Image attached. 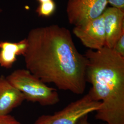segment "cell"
Here are the masks:
<instances>
[{
  "instance_id": "6da1fadb",
  "label": "cell",
  "mask_w": 124,
  "mask_h": 124,
  "mask_svg": "<svg viewBox=\"0 0 124 124\" xmlns=\"http://www.w3.org/2000/svg\"><path fill=\"white\" fill-rule=\"evenodd\" d=\"M23 56L26 69L45 83L77 95L86 86V60L79 53L71 33L57 24L31 30Z\"/></svg>"
},
{
  "instance_id": "7a4b0ae2",
  "label": "cell",
  "mask_w": 124,
  "mask_h": 124,
  "mask_svg": "<svg viewBox=\"0 0 124 124\" xmlns=\"http://www.w3.org/2000/svg\"><path fill=\"white\" fill-rule=\"evenodd\" d=\"M86 81L94 99L101 102L95 118L106 124H124V57L106 46L87 50Z\"/></svg>"
},
{
  "instance_id": "3957f363",
  "label": "cell",
  "mask_w": 124,
  "mask_h": 124,
  "mask_svg": "<svg viewBox=\"0 0 124 124\" xmlns=\"http://www.w3.org/2000/svg\"><path fill=\"white\" fill-rule=\"evenodd\" d=\"M6 78L27 101L47 106L55 105L60 100L57 90L47 86L27 69L16 70Z\"/></svg>"
},
{
  "instance_id": "277c9868",
  "label": "cell",
  "mask_w": 124,
  "mask_h": 124,
  "mask_svg": "<svg viewBox=\"0 0 124 124\" xmlns=\"http://www.w3.org/2000/svg\"><path fill=\"white\" fill-rule=\"evenodd\" d=\"M101 105V102L95 100L89 91L83 97L53 115H41L33 124H79L83 117L98 110Z\"/></svg>"
},
{
  "instance_id": "5b68a950",
  "label": "cell",
  "mask_w": 124,
  "mask_h": 124,
  "mask_svg": "<svg viewBox=\"0 0 124 124\" xmlns=\"http://www.w3.org/2000/svg\"><path fill=\"white\" fill-rule=\"evenodd\" d=\"M107 0H68L67 15L69 23L80 26L101 16L107 8Z\"/></svg>"
},
{
  "instance_id": "8992f818",
  "label": "cell",
  "mask_w": 124,
  "mask_h": 124,
  "mask_svg": "<svg viewBox=\"0 0 124 124\" xmlns=\"http://www.w3.org/2000/svg\"><path fill=\"white\" fill-rule=\"evenodd\" d=\"M73 33L89 49L98 50L105 46L106 34L102 15L84 24L75 27Z\"/></svg>"
},
{
  "instance_id": "52a82bcc",
  "label": "cell",
  "mask_w": 124,
  "mask_h": 124,
  "mask_svg": "<svg viewBox=\"0 0 124 124\" xmlns=\"http://www.w3.org/2000/svg\"><path fill=\"white\" fill-rule=\"evenodd\" d=\"M102 15L106 34L105 46L113 49L116 41L124 34V11L109 7Z\"/></svg>"
},
{
  "instance_id": "ba28073f",
  "label": "cell",
  "mask_w": 124,
  "mask_h": 124,
  "mask_svg": "<svg viewBox=\"0 0 124 124\" xmlns=\"http://www.w3.org/2000/svg\"><path fill=\"white\" fill-rule=\"evenodd\" d=\"M25 100L23 95L11 84L6 77L0 76V116L8 115Z\"/></svg>"
},
{
  "instance_id": "9c48e42d",
  "label": "cell",
  "mask_w": 124,
  "mask_h": 124,
  "mask_svg": "<svg viewBox=\"0 0 124 124\" xmlns=\"http://www.w3.org/2000/svg\"><path fill=\"white\" fill-rule=\"evenodd\" d=\"M26 38L17 42L0 41V66L7 69L12 68L18 56H23L26 51Z\"/></svg>"
},
{
  "instance_id": "30bf717a",
  "label": "cell",
  "mask_w": 124,
  "mask_h": 124,
  "mask_svg": "<svg viewBox=\"0 0 124 124\" xmlns=\"http://www.w3.org/2000/svg\"><path fill=\"white\" fill-rule=\"evenodd\" d=\"M56 9V5L53 0L40 3L36 10L39 16L48 17L53 14Z\"/></svg>"
},
{
  "instance_id": "8fae6325",
  "label": "cell",
  "mask_w": 124,
  "mask_h": 124,
  "mask_svg": "<svg viewBox=\"0 0 124 124\" xmlns=\"http://www.w3.org/2000/svg\"><path fill=\"white\" fill-rule=\"evenodd\" d=\"M112 49L120 56L124 57V34L116 41Z\"/></svg>"
},
{
  "instance_id": "7c38bea8",
  "label": "cell",
  "mask_w": 124,
  "mask_h": 124,
  "mask_svg": "<svg viewBox=\"0 0 124 124\" xmlns=\"http://www.w3.org/2000/svg\"><path fill=\"white\" fill-rule=\"evenodd\" d=\"M0 124H21L11 115L0 116Z\"/></svg>"
},
{
  "instance_id": "4fadbf2b",
  "label": "cell",
  "mask_w": 124,
  "mask_h": 124,
  "mask_svg": "<svg viewBox=\"0 0 124 124\" xmlns=\"http://www.w3.org/2000/svg\"><path fill=\"white\" fill-rule=\"evenodd\" d=\"M112 7L124 11V0H107Z\"/></svg>"
},
{
  "instance_id": "5bb4252c",
  "label": "cell",
  "mask_w": 124,
  "mask_h": 124,
  "mask_svg": "<svg viewBox=\"0 0 124 124\" xmlns=\"http://www.w3.org/2000/svg\"><path fill=\"white\" fill-rule=\"evenodd\" d=\"M79 124H90L88 122V115L83 117L80 120Z\"/></svg>"
},
{
  "instance_id": "9a60e30c",
  "label": "cell",
  "mask_w": 124,
  "mask_h": 124,
  "mask_svg": "<svg viewBox=\"0 0 124 124\" xmlns=\"http://www.w3.org/2000/svg\"><path fill=\"white\" fill-rule=\"evenodd\" d=\"M36 0L38 1L40 3H44V2L49 1L51 0Z\"/></svg>"
},
{
  "instance_id": "2e32d148",
  "label": "cell",
  "mask_w": 124,
  "mask_h": 124,
  "mask_svg": "<svg viewBox=\"0 0 124 124\" xmlns=\"http://www.w3.org/2000/svg\"><path fill=\"white\" fill-rule=\"evenodd\" d=\"M1 11V9H0V12Z\"/></svg>"
}]
</instances>
